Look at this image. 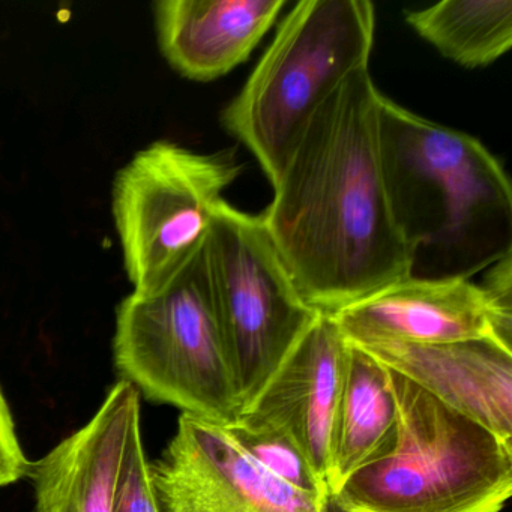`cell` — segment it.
Listing matches in <instances>:
<instances>
[{
    "label": "cell",
    "mask_w": 512,
    "mask_h": 512,
    "mask_svg": "<svg viewBox=\"0 0 512 512\" xmlns=\"http://www.w3.org/2000/svg\"><path fill=\"white\" fill-rule=\"evenodd\" d=\"M380 94L350 74L314 110L260 215L304 301L337 313L409 278V253L383 185Z\"/></svg>",
    "instance_id": "obj_1"
},
{
    "label": "cell",
    "mask_w": 512,
    "mask_h": 512,
    "mask_svg": "<svg viewBox=\"0 0 512 512\" xmlns=\"http://www.w3.org/2000/svg\"><path fill=\"white\" fill-rule=\"evenodd\" d=\"M380 167L409 277L469 280L512 253V190L475 137L380 97Z\"/></svg>",
    "instance_id": "obj_2"
},
{
    "label": "cell",
    "mask_w": 512,
    "mask_h": 512,
    "mask_svg": "<svg viewBox=\"0 0 512 512\" xmlns=\"http://www.w3.org/2000/svg\"><path fill=\"white\" fill-rule=\"evenodd\" d=\"M389 380L394 430L332 494L335 511H502L512 494V443L407 377L389 370Z\"/></svg>",
    "instance_id": "obj_3"
},
{
    "label": "cell",
    "mask_w": 512,
    "mask_h": 512,
    "mask_svg": "<svg viewBox=\"0 0 512 512\" xmlns=\"http://www.w3.org/2000/svg\"><path fill=\"white\" fill-rule=\"evenodd\" d=\"M374 32L368 0H304L287 14L221 116L272 185L314 110L350 74L368 68Z\"/></svg>",
    "instance_id": "obj_4"
},
{
    "label": "cell",
    "mask_w": 512,
    "mask_h": 512,
    "mask_svg": "<svg viewBox=\"0 0 512 512\" xmlns=\"http://www.w3.org/2000/svg\"><path fill=\"white\" fill-rule=\"evenodd\" d=\"M202 257L212 313L244 412L323 313L302 298L262 217L224 202Z\"/></svg>",
    "instance_id": "obj_5"
},
{
    "label": "cell",
    "mask_w": 512,
    "mask_h": 512,
    "mask_svg": "<svg viewBox=\"0 0 512 512\" xmlns=\"http://www.w3.org/2000/svg\"><path fill=\"white\" fill-rule=\"evenodd\" d=\"M113 355L122 380L155 403L221 425L241 413L212 313L202 248L160 292L122 299Z\"/></svg>",
    "instance_id": "obj_6"
},
{
    "label": "cell",
    "mask_w": 512,
    "mask_h": 512,
    "mask_svg": "<svg viewBox=\"0 0 512 512\" xmlns=\"http://www.w3.org/2000/svg\"><path fill=\"white\" fill-rule=\"evenodd\" d=\"M242 169L236 149L200 154L160 140L119 170L113 217L134 293L160 292L193 260Z\"/></svg>",
    "instance_id": "obj_7"
},
{
    "label": "cell",
    "mask_w": 512,
    "mask_h": 512,
    "mask_svg": "<svg viewBox=\"0 0 512 512\" xmlns=\"http://www.w3.org/2000/svg\"><path fill=\"white\" fill-rule=\"evenodd\" d=\"M161 512H332L331 497L304 493L260 467L224 425L182 413L151 463Z\"/></svg>",
    "instance_id": "obj_8"
},
{
    "label": "cell",
    "mask_w": 512,
    "mask_h": 512,
    "mask_svg": "<svg viewBox=\"0 0 512 512\" xmlns=\"http://www.w3.org/2000/svg\"><path fill=\"white\" fill-rule=\"evenodd\" d=\"M346 352L335 320L320 314L256 400L239 413L287 434L325 482Z\"/></svg>",
    "instance_id": "obj_9"
},
{
    "label": "cell",
    "mask_w": 512,
    "mask_h": 512,
    "mask_svg": "<svg viewBox=\"0 0 512 512\" xmlns=\"http://www.w3.org/2000/svg\"><path fill=\"white\" fill-rule=\"evenodd\" d=\"M505 442L512 443V350L494 338L358 346Z\"/></svg>",
    "instance_id": "obj_10"
},
{
    "label": "cell",
    "mask_w": 512,
    "mask_h": 512,
    "mask_svg": "<svg viewBox=\"0 0 512 512\" xmlns=\"http://www.w3.org/2000/svg\"><path fill=\"white\" fill-rule=\"evenodd\" d=\"M329 316L355 346L493 338L484 295L469 280L404 278Z\"/></svg>",
    "instance_id": "obj_11"
},
{
    "label": "cell",
    "mask_w": 512,
    "mask_h": 512,
    "mask_svg": "<svg viewBox=\"0 0 512 512\" xmlns=\"http://www.w3.org/2000/svg\"><path fill=\"white\" fill-rule=\"evenodd\" d=\"M139 419V391L119 380L88 424L32 463L37 512H113L125 442Z\"/></svg>",
    "instance_id": "obj_12"
},
{
    "label": "cell",
    "mask_w": 512,
    "mask_h": 512,
    "mask_svg": "<svg viewBox=\"0 0 512 512\" xmlns=\"http://www.w3.org/2000/svg\"><path fill=\"white\" fill-rule=\"evenodd\" d=\"M284 7L283 0H160L161 53L187 79H220L250 58Z\"/></svg>",
    "instance_id": "obj_13"
},
{
    "label": "cell",
    "mask_w": 512,
    "mask_h": 512,
    "mask_svg": "<svg viewBox=\"0 0 512 512\" xmlns=\"http://www.w3.org/2000/svg\"><path fill=\"white\" fill-rule=\"evenodd\" d=\"M397 401L389 370L347 341L346 364L329 437L326 485L334 494L391 436Z\"/></svg>",
    "instance_id": "obj_14"
},
{
    "label": "cell",
    "mask_w": 512,
    "mask_h": 512,
    "mask_svg": "<svg viewBox=\"0 0 512 512\" xmlns=\"http://www.w3.org/2000/svg\"><path fill=\"white\" fill-rule=\"evenodd\" d=\"M406 22L461 67H487L512 46L511 0H445L407 11Z\"/></svg>",
    "instance_id": "obj_15"
},
{
    "label": "cell",
    "mask_w": 512,
    "mask_h": 512,
    "mask_svg": "<svg viewBox=\"0 0 512 512\" xmlns=\"http://www.w3.org/2000/svg\"><path fill=\"white\" fill-rule=\"evenodd\" d=\"M224 428L260 467L275 478L304 493L331 497L326 482L283 431L244 415H239Z\"/></svg>",
    "instance_id": "obj_16"
},
{
    "label": "cell",
    "mask_w": 512,
    "mask_h": 512,
    "mask_svg": "<svg viewBox=\"0 0 512 512\" xmlns=\"http://www.w3.org/2000/svg\"><path fill=\"white\" fill-rule=\"evenodd\" d=\"M113 512H161L151 479V463L143 446L142 428L134 422L125 442L113 496Z\"/></svg>",
    "instance_id": "obj_17"
},
{
    "label": "cell",
    "mask_w": 512,
    "mask_h": 512,
    "mask_svg": "<svg viewBox=\"0 0 512 512\" xmlns=\"http://www.w3.org/2000/svg\"><path fill=\"white\" fill-rule=\"evenodd\" d=\"M497 343L512 350V254L488 268L481 286Z\"/></svg>",
    "instance_id": "obj_18"
},
{
    "label": "cell",
    "mask_w": 512,
    "mask_h": 512,
    "mask_svg": "<svg viewBox=\"0 0 512 512\" xmlns=\"http://www.w3.org/2000/svg\"><path fill=\"white\" fill-rule=\"evenodd\" d=\"M31 467L32 461L23 452L10 407L0 389V488L29 476Z\"/></svg>",
    "instance_id": "obj_19"
}]
</instances>
